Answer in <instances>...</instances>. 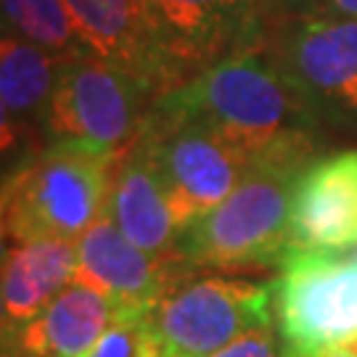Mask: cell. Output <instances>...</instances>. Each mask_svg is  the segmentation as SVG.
I'll return each mask as SVG.
<instances>
[{
    "mask_svg": "<svg viewBox=\"0 0 357 357\" xmlns=\"http://www.w3.org/2000/svg\"><path fill=\"white\" fill-rule=\"evenodd\" d=\"M169 48L196 77L230 53L259 43L270 0H143Z\"/></svg>",
    "mask_w": 357,
    "mask_h": 357,
    "instance_id": "10",
    "label": "cell"
},
{
    "mask_svg": "<svg viewBox=\"0 0 357 357\" xmlns=\"http://www.w3.org/2000/svg\"><path fill=\"white\" fill-rule=\"evenodd\" d=\"M103 212L143 252L178 259L180 228L169 209L165 183L141 143L116 159Z\"/></svg>",
    "mask_w": 357,
    "mask_h": 357,
    "instance_id": "13",
    "label": "cell"
},
{
    "mask_svg": "<svg viewBox=\"0 0 357 357\" xmlns=\"http://www.w3.org/2000/svg\"><path fill=\"white\" fill-rule=\"evenodd\" d=\"M3 357H19V355H11V352H3Z\"/></svg>",
    "mask_w": 357,
    "mask_h": 357,
    "instance_id": "22",
    "label": "cell"
},
{
    "mask_svg": "<svg viewBox=\"0 0 357 357\" xmlns=\"http://www.w3.org/2000/svg\"><path fill=\"white\" fill-rule=\"evenodd\" d=\"M77 241H6L0 281V333L11 336L75 283Z\"/></svg>",
    "mask_w": 357,
    "mask_h": 357,
    "instance_id": "14",
    "label": "cell"
},
{
    "mask_svg": "<svg viewBox=\"0 0 357 357\" xmlns=\"http://www.w3.org/2000/svg\"><path fill=\"white\" fill-rule=\"evenodd\" d=\"M116 159L75 143H45L32 151L3 180V238L79 241L106 209Z\"/></svg>",
    "mask_w": 357,
    "mask_h": 357,
    "instance_id": "2",
    "label": "cell"
},
{
    "mask_svg": "<svg viewBox=\"0 0 357 357\" xmlns=\"http://www.w3.org/2000/svg\"><path fill=\"white\" fill-rule=\"evenodd\" d=\"M3 26L61 61L93 56L64 0H0Z\"/></svg>",
    "mask_w": 357,
    "mask_h": 357,
    "instance_id": "17",
    "label": "cell"
},
{
    "mask_svg": "<svg viewBox=\"0 0 357 357\" xmlns=\"http://www.w3.org/2000/svg\"><path fill=\"white\" fill-rule=\"evenodd\" d=\"M281 355H307L357 339V249L289 246L270 281Z\"/></svg>",
    "mask_w": 357,
    "mask_h": 357,
    "instance_id": "4",
    "label": "cell"
},
{
    "mask_svg": "<svg viewBox=\"0 0 357 357\" xmlns=\"http://www.w3.org/2000/svg\"><path fill=\"white\" fill-rule=\"evenodd\" d=\"M257 45L299 85L320 119L357 128V19L275 16Z\"/></svg>",
    "mask_w": 357,
    "mask_h": 357,
    "instance_id": "8",
    "label": "cell"
},
{
    "mask_svg": "<svg viewBox=\"0 0 357 357\" xmlns=\"http://www.w3.org/2000/svg\"><path fill=\"white\" fill-rule=\"evenodd\" d=\"M151 106L149 90L98 56L66 61L43 125L45 143L122 156L141 141Z\"/></svg>",
    "mask_w": 357,
    "mask_h": 357,
    "instance_id": "6",
    "label": "cell"
},
{
    "mask_svg": "<svg viewBox=\"0 0 357 357\" xmlns=\"http://www.w3.org/2000/svg\"><path fill=\"white\" fill-rule=\"evenodd\" d=\"M93 56L130 75L153 101L191 77L143 0H64Z\"/></svg>",
    "mask_w": 357,
    "mask_h": 357,
    "instance_id": "9",
    "label": "cell"
},
{
    "mask_svg": "<svg viewBox=\"0 0 357 357\" xmlns=\"http://www.w3.org/2000/svg\"><path fill=\"white\" fill-rule=\"evenodd\" d=\"M278 16L357 19V0H278Z\"/></svg>",
    "mask_w": 357,
    "mask_h": 357,
    "instance_id": "19",
    "label": "cell"
},
{
    "mask_svg": "<svg viewBox=\"0 0 357 357\" xmlns=\"http://www.w3.org/2000/svg\"><path fill=\"white\" fill-rule=\"evenodd\" d=\"M283 357H357V339L355 342H344V344H331L307 352V355H283Z\"/></svg>",
    "mask_w": 357,
    "mask_h": 357,
    "instance_id": "21",
    "label": "cell"
},
{
    "mask_svg": "<svg viewBox=\"0 0 357 357\" xmlns=\"http://www.w3.org/2000/svg\"><path fill=\"white\" fill-rule=\"evenodd\" d=\"M79 357H165L149 310H122L88 352Z\"/></svg>",
    "mask_w": 357,
    "mask_h": 357,
    "instance_id": "18",
    "label": "cell"
},
{
    "mask_svg": "<svg viewBox=\"0 0 357 357\" xmlns=\"http://www.w3.org/2000/svg\"><path fill=\"white\" fill-rule=\"evenodd\" d=\"M165 357H212L243 333L273 326L270 286L185 270L149 310Z\"/></svg>",
    "mask_w": 357,
    "mask_h": 357,
    "instance_id": "5",
    "label": "cell"
},
{
    "mask_svg": "<svg viewBox=\"0 0 357 357\" xmlns=\"http://www.w3.org/2000/svg\"><path fill=\"white\" fill-rule=\"evenodd\" d=\"M191 270L180 259H162L130 241L103 212L77 241L75 283L112 299L122 310H151L165 289Z\"/></svg>",
    "mask_w": 357,
    "mask_h": 357,
    "instance_id": "11",
    "label": "cell"
},
{
    "mask_svg": "<svg viewBox=\"0 0 357 357\" xmlns=\"http://www.w3.org/2000/svg\"><path fill=\"white\" fill-rule=\"evenodd\" d=\"M165 183L169 209L180 230L202 220L238 188L257 162L206 128L149 109L138 141Z\"/></svg>",
    "mask_w": 357,
    "mask_h": 357,
    "instance_id": "7",
    "label": "cell"
},
{
    "mask_svg": "<svg viewBox=\"0 0 357 357\" xmlns=\"http://www.w3.org/2000/svg\"><path fill=\"white\" fill-rule=\"evenodd\" d=\"M212 357H283L281 342L275 326H265V328H255V331L243 333L228 347H222L220 352Z\"/></svg>",
    "mask_w": 357,
    "mask_h": 357,
    "instance_id": "20",
    "label": "cell"
},
{
    "mask_svg": "<svg viewBox=\"0 0 357 357\" xmlns=\"http://www.w3.org/2000/svg\"><path fill=\"white\" fill-rule=\"evenodd\" d=\"M119 307L82 283H72L11 336H3V352L19 357H79L109 331Z\"/></svg>",
    "mask_w": 357,
    "mask_h": 357,
    "instance_id": "15",
    "label": "cell"
},
{
    "mask_svg": "<svg viewBox=\"0 0 357 357\" xmlns=\"http://www.w3.org/2000/svg\"><path fill=\"white\" fill-rule=\"evenodd\" d=\"M291 246L357 249V149L312 159L296 178L291 199Z\"/></svg>",
    "mask_w": 357,
    "mask_h": 357,
    "instance_id": "12",
    "label": "cell"
},
{
    "mask_svg": "<svg viewBox=\"0 0 357 357\" xmlns=\"http://www.w3.org/2000/svg\"><path fill=\"white\" fill-rule=\"evenodd\" d=\"M307 165L262 162L222 204L180 230L178 259L193 270L255 273L278 268L291 246V199Z\"/></svg>",
    "mask_w": 357,
    "mask_h": 357,
    "instance_id": "3",
    "label": "cell"
},
{
    "mask_svg": "<svg viewBox=\"0 0 357 357\" xmlns=\"http://www.w3.org/2000/svg\"><path fill=\"white\" fill-rule=\"evenodd\" d=\"M153 109L202 125L257 165H310L318 146L320 114L259 45L206 66L185 85L156 98Z\"/></svg>",
    "mask_w": 357,
    "mask_h": 357,
    "instance_id": "1",
    "label": "cell"
},
{
    "mask_svg": "<svg viewBox=\"0 0 357 357\" xmlns=\"http://www.w3.org/2000/svg\"><path fill=\"white\" fill-rule=\"evenodd\" d=\"M64 61L26 43L24 38L3 32L0 40V119L3 151H13L32 135V128L45 125L53 90Z\"/></svg>",
    "mask_w": 357,
    "mask_h": 357,
    "instance_id": "16",
    "label": "cell"
}]
</instances>
